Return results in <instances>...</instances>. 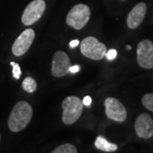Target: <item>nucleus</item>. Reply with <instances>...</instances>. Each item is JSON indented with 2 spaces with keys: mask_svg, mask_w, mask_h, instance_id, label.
Instances as JSON below:
<instances>
[{
  "mask_svg": "<svg viewBox=\"0 0 153 153\" xmlns=\"http://www.w3.org/2000/svg\"><path fill=\"white\" fill-rule=\"evenodd\" d=\"M71 60L68 55L63 51H57L52 60L51 73L55 77H61L69 73Z\"/></svg>",
  "mask_w": 153,
  "mask_h": 153,
  "instance_id": "obj_9",
  "label": "nucleus"
},
{
  "mask_svg": "<svg viewBox=\"0 0 153 153\" xmlns=\"http://www.w3.org/2000/svg\"><path fill=\"white\" fill-rule=\"evenodd\" d=\"M33 117V107L27 101H20L13 107L8 120L9 128L14 133L24 129Z\"/></svg>",
  "mask_w": 153,
  "mask_h": 153,
  "instance_id": "obj_1",
  "label": "nucleus"
},
{
  "mask_svg": "<svg viewBox=\"0 0 153 153\" xmlns=\"http://www.w3.org/2000/svg\"><path fill=\"white\" fill-rule=\"evenodd\" d=\"M134 129L138 136L142 139H150L153 136V120L147 113H142L136 118Z\"/></svg>",
  "mask_w": 153,
  "mask_h": 153,
  "instance_id": "obj_10",
  "label": "nucleus"
},
{
  "mask_svg": "<svg viewBox=\"0 0 153 153\" xmlns=\"http://www.w3.org/2000/svg\"><path fill=\"white\" fill-rule=\"evenodd\" d=\"M76 148L71 144H63L52 151V153H76Z\"/></svg>",
  "mask_w": 153,
  "mask_h": 153,
  "instance_id": "obj_14",
  "label": "nucleus"
},
{
  "mask_svg": "<svg viewBox=\"0 0 153 153\" xmlns=\"http://www.w3.org/2000/svg\"><path fill=\"white\" fill-rule=\"evenodd\" d=\"M35 38V32L31 28L26 29L16 39L12 45V53L16 56H22L27 52Z\"/></svg>",
  "mask_w": 153,
  "mask_h": 153,
  "instance_id": "obj_8",
  "label": "nucleus"
},
{
  "mask_svg": "<svg viewBox=\"0 0 153 153\" xmlns=\"http://www.w3.org/2000/svg\"><path fill=\"white\" fill-rule=\"evenodd\" d=\"M80 49L82 54L85 57L94 60H100L104 58L106 53V47L100 43L97 38L88 37L81 43Z\"/></svg>",
  "mask_w": 153,
  "mask_h": 153,
  "instance_id": "obj_4",
  "label": "nucleus"
},
{
  "mask_svg": "<svg viewBox=\"0 0 153 153\" xmlns=\"http://www.w3.org/2000/svg\"><path fill=\"white\" fill-rule=\"evenodd\" d=\"M117 52L116 49H110L108 52L105 53V56H106L107 60H114L115 58L117 57Z\"/></svg>",
  "mask_w": 153,
  "mask_h": 153,
  "instance_id": "obj_17",
  "label": "nucleus"
},
{
  "mask_svg": "<svg viewBox=\"0 0 153 153\" xmlns=\"http://www.w3.org/2000/svg\"><path fill=\"white\" fill-rule=\"evenodd\" d=\"M78 44H79V41H78L77 39L72 40V41L70 42V46H71V48H75V47H76Z\"/></svg>",
  "mask_w": 153,
  "mask_h": 153,
  "instance_id": "obj_20",
  "label": "nucleus"
},
{
  "mask_svg": "<svg viewBox=\"0 0 153 153\" xmlns=\"http://www.w3.org/2000/svg\"><path fill=\"white\" fill-rule=\"evenodd\" d=\"M0 140H1V134H0Z\"/></svg>",
  "mask_w": 153,
  "mask_h": 153,
  "instance_id": "obj_22",
  "label": "nucleus"
},
{
  "mask_svg": "<svg viewBox=\"0 0 153 153\" xmlns=\"http://www.w3.org/2000/svg\"><path fill=\"white\" fill-rule=\"evenodd\" d=\"M10 65L13 66V69H12L13 76L16 79H19L21 77V75H22V71H21V67L19 66V64L16 63V62H10Z\"/></svg>",
  "mask_w": 153,
  "mask_h": 153,
  "instance_id": "obj_16",
  "label": "nucleus"
},
{
  "mask_svg": "<svg viewBox=\"0 0 153 153\" xmlns=\"http://www.w3.org/2000/svg\"><path fill=\"white\" fill-rule=\"evenodd\" d=\"M22 88L25 91L31 94L33 93L37 89L38 84H37V82L35 81L34 78L31 77V76H27L22 82Z\"/></svg>",
  "mask_w": 153,
  "mask_h": 153,
  "instance_id": "obj_13",
  "label": "nucleus"
},
{
  "mask_svg": "<svg viewBox=\"0 0 153 153\" xmlns=\"http://www.w3.org/2000/svg\"><path fill=\"white\" fill-rule=\"evenodd\" d=\"M90 9L86 4H78L73 6L66 16V23L68 26L80 30L83 28L89 21Z\"/></svg>",
  "mask_w": 153,
  "mask_h": 153,
  "instance_id": "obj_3",
  "label": "nucleus"
},
{
  "mask_svg": "<svg viewBox=\"0 0 153 153\" xmlns=\"http://www.w3.org/2000/svg\"><path fill=\"white\" fill-rule=\"evenodd\" d=\"M80 70V66H71L70 69H69V72L71 73H76Z\"/></svg>",
  "mask_w": 153,
  "mask_h": 153,
  "instance_id": "obj_19",
  "label": "nucleus"
},
{
  "mask_svg": "<svg viewBox=\"0 0 153 153\" xmlns=\"http://www.w3.org/2000/svg\"><path fill=\"white\" fill-rule=\"evenodd\" d=\"M105 114L111 120L123 123L127 118V111L124 105L117 99L109 97L104 102Z\"/></svg>",
  "mask_w": 153,
  "mask_h": 153,
  "instance_id": "obj_7",
  "label": "nucleus"
},
{
  "mask_svg": "<svg viewBox=\"0 0 153 153\" xmlns=\"http://www.w3.org/2000/svg\"><path fill=\"white\" fill-rule=\"evenodd\" d=\"M127 49H128V50H129V49H131V47H130L129 45H128V46H127Z\"/></svg>",
  "mask_w": 153,
  "mask_h": 153,
  "instance_id": "obj_21",
  "label": "nucleus"
},
{
  "mask_svg": "<svg viewBox=\"0 0 153 153\" xmlns=\"http://www.w3.org/2000/svg\"><path fill=\"white\" fill-rule=\"evenodd\" d=\"M146 13V4L145 3H139L129 12L127 18V25L130 29H135L141 23Z\"/></svg>",
  "mask_w": 153,
  "mask_h": 153,
  "instance_id": "obj_11",
  "label": "nucleus"
},
{
  "mask_svg": "<svg viewBox=\"0 0 153 153\" xmlns=\"http://www.w3.org/2000/svg\"><path fill=\"white\" fill-rule=\"evenodd\" d=\"M62 122L65 124H71L81 117L83 109L82 101L76 96L66 97L62 102Z\"/></svg>",
  "mask_w": 153,
  "mask_h": 153,
  "instance_id": "obj_2",
  "label": "nucleus"
},
{
  "mask_svg": "<svg viewBox=\"0 0 153 153\" xmlns=\"http://www.w3.org/2000/svg\"><path fill=\"white\" fill-rule=\"evenodd\" d=\"M142 104L146 109L153 111V93L146 94L143 96Z\"/></svg>",
  "mask_w": 153,
  "mask_h": 153,
  "instance_id": "obj_15",
  "label": "nucleus"
},
{
  "mask_svg": "<svg viewBox=\"0 0 153 153\" xmlns=\"http://www.w3.org/2000/svg\"><path fill=\"white\" fill-rule=\"evenodd\" d=\"M82 104L85 105H91V102H92V99L90 96H85L83 100H82Z\"/></svg>",
  "mask_w": 153,
  "mask_h": 153,
  "instance_id": "obj_18",
  "label": "nucleus"
},
{
  "mask_svg": "<svg viewBox=\"0 0 153 153\" xmlns=\"http://www.w3.org/2000/svg\"><path fill=\"white\" fill-rule=\"evenodd\" d=\"M137 61L140 66L145 69L153 68V44L152 41L145 39L137 46Z\"/></svg>",
  "mask_w": 153,
  "mask_h": 153,
  "instance_id": "obj_6",
  "label": "nucleus"
},
{
  "mask_svg": "<svg viewBox=\"0 0 153 153\" xmlns=\"http://www.w3.org/2000/svg\"><path fill=\"white\" fill-rule=\"evenodd\" d=\"M94 146L99 150L106 152H115L117 150V145H115L113 143H110L102 136H98L96 138Z\"/></svg>",
  "mask_w": 153,
  "mask_h": 153,
  "instance_id": "obj_12",
  "label": "nucleus"
},
{
  "mask_svg": "<svg viewBox=\"0 0 153 153\" xmlns=\"http://www.w3.org/2000/svg\"><path fill=\"white\" fill-rule=\"evenodd\" d=\"M46 9V4L44 0H33L31 2L22 16V22L25 26H31L37 22L42 17Z\"/></svg>",
  "mask_w": 153,
  "mask_h": 153,
  "instance_id": "obj_5",
  "label": "nucleus"
}]
</instances>
